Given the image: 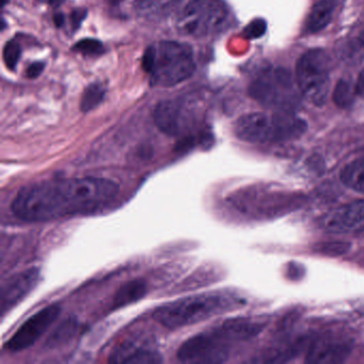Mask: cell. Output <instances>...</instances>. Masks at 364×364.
Masks as SVG:
<instances>
[{
    "instance_id": "1",
    "label": "cell",
    "mask_w": 364,
    "mask_h": 364,
    "mask_svg": "<svg viewBox=\"0 0 364 364\" xmlns=\"http://www.w3.org/2000/svg\"><path fill=\"white\" fill-rule=\"evenodd\" d=\"M119 193L114 181L73 178L36 183L18 191L12 213L27 223H44L103 208Z\"/></svg>"
},
{
    "instance_id": "2",
    "label": "cell",
    "mask_w": 364,
    "mask_h": 364,
    "mask_svg": "<svg viewBox=\"0 0 364 364\" xmlns=\"http://www.w3.org/2000/svg\"><path fill=\"white\" fill-rule=\"evenodd\" d=\"M245 300L227 291L191 296L159 306L153 313L157 323L169 329L186 327L201 323L216 315L237 310L245 306Z\"/></svg>"
},
{
    "instance_id": "3",
    "label": "cell",
    "mask_w": 364,
    "mask_h": 364,
    "mask_svg": "<svg viewBox=\"0 0 364 364\" xmlns=\"http://www.w3.org/2000/svg\"><path fill=\"white\" fill-rule=\"evenodd\" d=\"M144 71L154 86L174 87L193 76L196 71L189 46L173 41H163L146 48L142 59Z\"/></svg>"
},
{
    "instance_id": "4",
    "label": "cell",
    "mask_w": 364,
    "mask_h": 364,
    "mask_svg": "<svg viewBox=\"0 0 364 364\" xmlns=\"http://www.w3.org/2000/svg\"><path fill=\"white\" fill-rule=\"evenodd\" d=\"M306 121L293 112H255L240 117L234 125V133L242 141L267 144L297 139L306 133Z\"/></svg>"
},
{
    "instance_id": "5",
    "label": "cell",
    "mask_w": 364,
    "mask_h": 364,
    "mask_svg": "<svg viewBox=\"0 0 364 364\" xmlns=\"http://www.w3.org/2000/svg\"><path fill=\"white\" fill-rule=\"evenodd\" d=\"M249 95L266 107L294 112L301 103V91L295 77L284 68L268 69L249 87Z\"/></svg>"
},
{
    "instance_id": "6",
    "label": "cell",
    "mask_w": 364,
    "mask_h": 364,
    "mask_svg": "<svg viewBox=\"0 0 364 364\" xmlns=\"http://www.w3.org/2000/svg\"><path fill=\"white\" fill-rule=\"evenodd\" d=\"M329 58L325 50L315 48L300 57L295 80L302 95L315 105L326 103L330 90Z\"/></svg>"
},
{
    "instance_id": "7",
    "label": "cell",
    "mask_w": 364,
    "mask_h": 364,
    "mask_svg": "<svg viewBox=\"0 0 364 364\" xmlns=\"http://www.w3.org/2000/svg\"><path fill=\"white\" fill-rule=\"evenodd\" d=\"M227 18L220 0H191L178 14L176 29L186 37H206L220 31Z\"/></svg>"
},
{
    "instance_id": "8",
    "label": "cell",
    "mask_w": 364,
    "mask_h": 364,
    "mask_svg": "<svg viewBox=\"0 0 364 364\" xmlns=\"http://www.w3.org/2000/svg\"><path fill=\"white\" fill-rule=\"evenodd\" d=\"M234 343L223 326L219 325L188 338L181 345L176 355L186 363H219L227 360L229 347Z\"/></svg>"
},
{
    "instance_id": "9",
    "label": "cell",
    "mask_w": 364,
    "mask_h": 364,
    "mask_svg": "<svg viewBox=\"0 0 364 364\" xmlns=\"http://www.w3.org/2000/svg\"><path fill=\"white\" fill-rule=\"evenodd\" d=\"M154 121L166 135L187 138L199 122V117L184 100H167L155 108Z\"/></svg>"
},
{
    "instance_id": "10",
    "label": "cell",
    "mask_w": 364,
    "mask_h": 364,
    "mask_svg": "<svg viewBox=\"0 0 364 364\" xmlns=\"http://www.w3.org/2000/svg\"><path fill=\"white\" fill-rule=\"evenodd\" d=\"M60 311L61 308L58 304H50L42 309L27 319L4 347L11 353L29 348L50 329V326L58 318Z\"/></svg>"
},
{
    "instance_id": "11",
    "label": "cell",
    "mask_w": 364,
    "mask_h": 364,
    "mask_svg": "<svg viewBox=\"0 0 364 364\" xmlns=\"http://www.w3.org/2000/svg\"><path fill=\"white\" fill-rule=\"evenodd\" d=\"M321 229L328 233H355L364 231V201L336 208L321 219Z\"/></svg>"
},
{
    "instance_id": "12",
    "label": "cell",
    "mask_w": 364,
    "mask_h": 364,
    "mask_svg": "<svg viewBox=\"0 0 364 364\" xmlns=\"http://www.w3.org/2000/svg\"><path fill=\"white\" fill-rule=\"evenodd\" d=\"M40 281V270L29 268L10 277L1 287L0 293V313L5 315L8 311L20 304Z\"/></svg>"
},
{
    "instance_id": "13",
    "label": "cell",
    "mask_w": 364,
    "mask_h": 364,
    "mask_svg": "<svg viewBox=\"0 0 364 364\" xmlns=\"http://www.w3.org/2000/svg\"><path fill=\"white\" fill-rule=\"evenodd\" d=\"M351 345L338 338H323L317 341L306 355L310 363H336L346 359L350 353Z\"/></svg>"
},
{
    "instance_id": "14",
    "label": "cell",
    "mask_w": 364,
    "mask_h": 364,
    "mask_svg": "<svg viewBox=\"0 0 364 364\" xmlns=\"http://www.w3.org/2000/svg\"><path fill=\"white\" fill-rule=\"evenodd\" d=\"M109 361L121 363H161L164 359L157 351L127 344L117 349L110 355Z\"/></svg>"
},
{
    "instance_id": "15",
    "label": "cell",
    "mask_w": 364,
    "mask_h": 364,
    "mask_svg": "<svg viewBox=\"0 0 364 364\" xmlns=\"http://www.w3.org/2000/svg\"><path fill=\"white\" fill-rule=\"evenodd\" d=\"M148 293V284L142 279H134L123 284L114 294L112 309L123 308L134 302L139 301Z\"/></svg>"
},
{
    "instance_id": "16",
    "label": "cell",
    "mask_w": 364,
    "mask_h": 364,
    "mask_svg": "<svg viewBox=\"0 0 364 364\" xmlns=\"http://www.w3.org/2000/svg\"><path fill=\"white\" fill-rule=\"evenodd\" d=\"M336 0H319L313 6L306 22L308 33H316L323 31L330 21L336 9Z\"/></svg>"
},
{
    "instance_id": "17",
    "label": "cell",
    "mask_w": 364,
    "mask_h": 364,
    "mask_svg": "<svg viewBox=\"0 0 364 364\" xmlns=\"http://www.w3.org/2000/svg\"><path fill=\"white\" fill-rule=\"evenodd\" d=\"M180 0H136L135 9L144 18H161L176 8Z\"/></svg>"
},
{
    "instance_id": "18",
    "label": "cell",
    "mask_w": 364,
    "mask_h": 364,
    "mask_svg": "<svg viewBox=\"0 0 364 364\" xmlns=\"http://www.w3.org/2000/svg\"><path fill=\"white\" fill-rule=\"evenodd\" d=\"M336 54L346 65H360L364 59V33L359 37L345 40L338 46Z\"/></svg>"
},
{
    "instance_id": "19",
    "label": "cell",
    "mask_w": 364,
    "mask_h": 364,
    "mask_svg": "<svg viewBox=\"0 0 364 364\" xmlns=\"http://www.w3.org/2000/svg\"><path fill=\"white\" fill-rule=\"evenodd\" d=\"M341 180L348 188L364 193V159H355L345 166L341 172Z\"/></svg>"
},
{
    "instance_id": "20",
    "label": "cell",
    "mask_w": 364,
    "mask_h": 364,
    "mask_svg": "<svg viewBox=\"0 0 364 364\" xmlns=\"http://www.w3.org/2000/svg\"><path fill=\"white\" fill-rule=\"evenodd\" d=\"M105 87L99 82L91 84L85 89L82 93V101H80V109L82 112H89L95 109L97 106L101 105L102 102L105 99Z\"/></svg>"
},
{
    "instance_id": "21",
    "label": "cell",
    "mask_w": 364,
    "mask_h": 364,
    "mask_svg": "<svg viewBox=\"0 0 364 364\" xmlns=\"http://www.w3.org/2000/svg\"><path fill=\"white\" fill-rule=\"evenodd\" d=\"M355 95H357L355 87H353L347 80H342L336 84L332 97H333V102L336 106L345 109V108H349L353 105Z\"/></svg>"
},
{
    "instance_id": "22",
    "label": "cell",
    "mask_w": 364,
    "mask_h": 364,
    "mask_svg": "<svg viewBox=\"0 0 364 364\" xmlns=\"http://www.w3.org/2000/svg\"><path fill=\"white\" fill-rule=\"evenodd\" d=\"M21 56H22V48H21L20 44L14 40L7 42L5 48H4V61H5V65H7L8 69L11 70V71L16 70Z\"/></svg>"
},
{
    "instance_id": "23",
    "label": "cell",
    "mask_w": 364,
    "mask_h": 364,
    "mask_svg": "<svg viewBox=\"0 0 364 364\" xmlns=\"http://www.w3.org/2000/svg\"><path fill=\"white\" fill-rule=\"evenodd\" d=\"M74 50L86 55V56H97V55L103 54L104 46L97 40L85 39L75 44Z\"/></svg>"
},
{
    "instance_id": "24",
    "label": "cell",
    "mask_w": 364,
    "mask_h": 364,
    "mask_svg": "<svg viewBox=\"0 0 364 364\" xmlns=\"http://www.w3.org/2000/svg\"><path fill=\"white\" fill-rule=\"evenodd\" d=\"M76 330V323L74 321H65L58 329L55 332L54 336L50 338V345L55 343H61L67 338H71L73 336L74 331Z\"/></svg>"
},
{
    "instance_id": "25",
    "label": "cell",
    "mask_w": 364,
    "mask_h": 364,
    "mask_svg": "<svg viewBox=\"0 0 364 364\" xmlns=\"http://www.w3.org/2000/svg\"><path fill=\"white\" fill-rule=\"evenodd\" d=\"M266 29H267V24L265 21L257 18L245 28L244 36L247 39H257L266 33Z\"/></svg>"
},
{
    "instance_id": "26",
    "label": "cell",
    "mask_w": 364,
    "mask_h": 364,
    "mask_svg": "<svg viewBox=\"0 0 364 364\" xmlns=\"http://www.w3.org/2000/svg\"><path fill=\"white\" fill-rule=\"evenodd\" d=\"M87 16V10L85 9H78L75 10V11L72 14L71 16V23L72 26H73L74 31L80 28V24H82V21L86 18Z\"/></svg>"
},
{
    "instance_id": "27",
    "label": "cell",
    "mask_w": 364,
    "mask_h": 364,
    "mask_svg": "<svg viewBox=\"0 0 364 364\" xmlns=\"http://www.w3.org/2000/svg\"><path fill=\"white\" fill-rule=\"evenodd\" d=\"M44 71L43 63H35L29 65L26 71V75L28 78H37L38 76L41 75L42 72Z\"/></svg>"
},
{
    "instance_id": "28",
    "label": "cell",
    "mask_w": 364,
    "mask_h": 364,
    "mask_svg": "<svg viewBox=\"0 0 364 364\" xmlns=\"http://www.w3.org/2000/svg\"><path fill=\"white\" fill-rule=\"evenodd\" d=\"M355 87L357 95L364 99V69L362 70L361 73L358 76L357 84H355Z\"/></svg>"
},
{
    "instance_id": "29",
    "label": "cell",
    "mask_w": 364,
    "mask_h": 364,
    "mask_svg": "<svg viewBox=\"0 0 364 364\" xmlns=\"http://www.w3.org/2000/svg\"><path fill=\"white\" fill-rule=\"evenodd\" d=\"M54 21L55 24H56L57 26L61 27L63 26V23H65V16L61 14H56V16H54Z\"/></svg>"
},
{
    "instance_id": "30",
    "label": "cell",
    "mask_w": 364,
    "mask_h": 364,
    "mask_svg": "<svg viewBox=\"0 0 364 364\" xmlns=\"http://www.w3.org/2000/svg\"><path fill=\"white\" fill-rule=\"evenodd\" d=\"M53 7H59L63 3V0H48Z\"/></svg>"
},
{
    "instance_id": "31",
    "label": "cell",
    "mask_w": 364,
    "mask_h": 364,
    "mask_svg": "<svg viewBox=\"0 0 364 364\" xmlns=\"http://www.w3.org/2000/svg\"><path fill=\"white\" fill-rule=\"evenodd\" d=\"M107 1L114 6L119 5V4L122 3V0H107Z\"/></svg>"
},
{
    "instance_id": "32",
    "label": "cell",
    "mask_w": 364,
    "mask_h": 364,
    "mask_svg": "<svg viewBox=\"0 0 364 364\" xmlns=\"http://www.w3.org/2000/svg\"><path fill=\"white\" fill-rule=\"evenodd\" d=\"M0 1H1V6H3V7H5V6L9 3V0H0Z\"/></svg>"
}]
</instances>
